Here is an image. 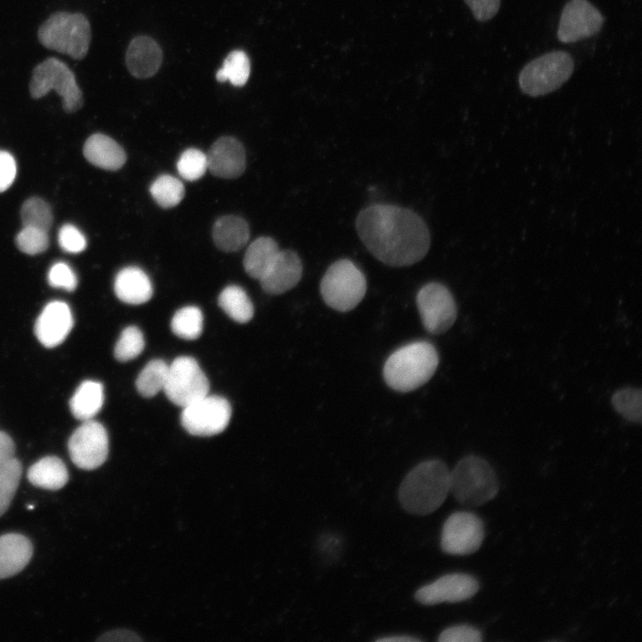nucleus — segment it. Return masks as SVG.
<instances>
[{"label":"nucleus","instance_id":"27","mask_svg":"<svg viewBox=\"0 0 642 642\" xmlns=\"http://www.w3.org/2000/svg\"><path fill=\"white\" fill-rule=\"evenodd\" d=\"M218 301L225 313L236 322L246 323L253 317V305L245 291L238 285L223 289Z\"/></svg>","mask_w":642,"mask_h":642},{"label":"nucleus","instance_id":"43","mask_svg":"<svg viewBox=\"0 0 642 642\" xmlns=\"http://www.w3.org/2000/svg\"><path fill=\"white\" fill-rule=\"evenodd\" d=\"M14 449L12 438L6 432L0 431V467L13 457Z\"/></svg>","mask_w":642,"mask_h":642},{"label":"nucleus","instance_id":"7","mask_svg":"<svg viewBox=\"0 0 642 642\" xmlns=\"http://www.w3.org/2000/svg\"><path fill=\"white\" fill-rule=\"evenodd\" d=\"M366 280L362 271L350 259L336 260L327 268L320 282V293L327 306L347 312L362 300Z\"/></svg>","mask_w":642,"mask_h":642},{"label":"nucleus","instance_id":"13","mask_svg":"<svg viewBox=\"0 0 642 642\" xmlns=\"http://www.w3.org/2000/svg\"><path fill=\"white\" fill-rule=\"evenodd\" d=\"M68 449L72 462L78 468L93 470L101 466L109 450L104 426L93 419L84 421L70 435Z\"/></svg>","mask_w":642,"mask_h":642},{"label":"nucleus","instance_id":"18","mask_svg":"<svg viewBox=\"0 0 642 642\" xmlns=\"http://www.w3.org/2000/svg\"><path fill=\"white\" fill-rule=\"evenodd\" d=\"M73 326V317L67 303L60 300L49 302L35 324V334L46 348L61 344Z\"/></svg>","mask_w":642,"mask_h":642},{"label":"nucleus","instance_id":"10","mask_svg":"<svg viewBox=\"0 0 642 642\" xmlns=\"http://www.w3.org/2000/svg\"><path fill=\"white\" fill-rule=\"evenodd\" d=\"M232 409L223 397L209 394L183 407L181 424L195 436L222 432L229 424Z\"/></svg>","mask_w":642,"mask_h":642},{"label":"nucleus","instance_id":"1","mask_svg":"<svg viewBox=\"0 0 642 642\" xmlns=\"http://www.w3.org/2000/svg\"><path fill=\"white\" fill-rule=\"evenodd\" d=\"M356 229L368 251L391 267L413 265L423 259L430 248V233L424 219L400 206L369 205L358 213Z\"/></svg>","mask_w":642,"mask_h":642},{"label":"nucleus","instance_id":"23","mask_svg":"<svg viewBox=\"0 0 642 642\" xmlns=\"http://www.w3.org/2000/svg\"><path fill=\"white\" fill-rule=\"evenodd\" d=\"M250 237V228L247 222L234 215H226L218 218L212 227V239L222 251L234 252L241 250Z\"/></svg>","mask_w":642,"mask_h":642},{"label":"nucleus","instance_id":"39","mask_svg":"<svg viewBox=\"0 0 642 642\" xmlns=\"http://www.w3.org/2000/svg\"><path fill=\"white\" fill-rule=\"evenodd\" d=\"M58 242L61 248L70 253H78L86 247L84 235L73 225H63L58 233Z\"/></svg>","mask_w":642,"mask_h":642},{"label":"nucleus","instance_id":"36","mask_svg":"<svg viewBox=\"0 0 642 642\" xmlns=\"http://www.w3.org/2000/svg\"><path fill=\"white\" fill-rule=\"evenodd\" d=\"M144 348L142 332L136 326H128L122 333L114 348V356L120 362H127L141 354Z\"/></svg>","mask_w":642,"mask_h":642},{"label":"nucleus","instance_id":"35","mask_svg":"<svg viewBox=\"0 0 642 642\" xmlns=\"http://www.w3.org/2000/svg\"><path fill=\"white\" fill-rule=\"evenodd\" d=\"M177 169L181 177L187 181L200 179L208 169L206 154L199 149L188 148L185 150L177 163Z\"/></svg>","mask_w":642,"mask_h":642},{"label":"nucleus","instance_id":"15","mask_svg":"<svg viewBox=\"0 0 642 642\" xmlns=\"http://www.w3.org/2000/svg\"><path fill=\"white\" fill-rule=\"evenodd\" d=\"M479 590L477 580L466 573H449L416 590L415 598L426 605L457 603L473 597Z\"/></svg>","mask_w":642,"mask_h":642},{"label":"nucleus","instance_id":"21","mask_svg":"<svg viewBox=\"0 0 642 642\" xmlns=\"http://www.w3.org/2000/svg\"><path fill=\"white\" fill-rule=\"evenodd\" d=\"M117 297L128 304L138 305L148 301L152 296V285L144 270L129 266L118 272L114 280Z\"/></svg>","mask_w":642,"mask_h":642},{"label":"nucleus","instance_id":"45","mask_svg":"<svg viewBox=\"0 0 642 642\" xmlns=\"http://www.w3.org/2000/svg\"><path fill=\"white\" fill-rule=\"evenodd\" d=\"M376 641H383V642H416L420 641L419 638L410 637V636H390V637H383L381 638L376 639Z\"/></svg>","mask_w":642,"mask_h":642},{"label":"nucleus","instance_id":"40","mask_svg":"<svg viewBox=\"0 0 642 642\" xmlns=\"http://www.w3.org/2000/svg\"><path fill=\"white\" fill-rule=\"evenodd\" d=\"M482 633L469 625H456L444 630L439 636L440 642H480Z\"/></svg>","mask_w":642,"mask_h":642},{"label":"nucleus","instance_id":"22","mask_svg":"<svg viewBox=\"0 0 642 642\" xmlns=\"http://www.w3.org/2000/svg\"><path fill=\"white\" fill-rule=\"evenodd\" d=\"M83 153L91 164L107 170L119 169L127 160L123 148L110 136L100 133L88 137Z\"/></svg>","mask_w":642,"mask_h":642},{"label":"nucleus","instance_id":"9","mask_svg":"<svg viewBox=\"0 0 642 642\" xmlns=\"http://www.w3.org/2000/svg\"><path fill=\"white\" fill-rule=\"evenodd\" d=\"M163 391L172 403L184 407L207 395L210 383L197 361L182 356L169 365Z\"/></svg>","mask_w":642,"mask_h":642},{"label":"nucleus","instance_id":"38","mask_svg":"<svg viewBox=\"0 0 642 642\" xmlns=\"http://www.w3.org/2000/svg\"><path fill=\"white\" fill-rule=\"evenodd\" d=\"M48 283L54 288L72 292L78 285V278L72 268L64 262L54 264L48 272Z\"/></svg>","mask_w":642,"mask_h":642},{"label":"nucleus","instance_id":"37","mask_svg":"<svg viewBox=\"0 0 642 642\" xmlns=\"http://www.w3.org/2000/svg\"><path fill=\"white\" fill-rule=\"evenodd\" d=\"M15 242L21 251L29 255L44 252L49 246L47 232L29 226H23Z\"/></svg>","mask_w":642,"mask_h":642},{"label":"nucleus","instance_id":"14","mask_svg":"<svg viewBox=\"0 0 642 642\" xmlns=\"http://www.w3.org/2000/svg\"><path fill=\"white\" fill-rule=\"evenodd\" d=\"M604 24L601 12L588 0H570L564 7L557 37L563 43H573L594 36Z\"/></svg>","mask_w":642,"mask_h":642},{"label":"nucleus","instance_id":"29","mask_svg":"<svg viewBox=\"0 0 642 642\" xmlns=\"http://www.w3.org/2000/svg\"><path fill=\"white\" fill-rule=\"evenodd\" d=\"M155 202L164 209L177 206L185 196L183 183L170 175L158 177L150 186Z\"/></svg>","mask_w":642,"mask_h":642},{"label":"nucleus","instance_id":"32","mask_svg":"<svg viewBox=\"0 0 642 642\" xmlns=\"http://www.w3.org/2000/svg\"><path fill=\"white\" fill-rule=\"evenodd\" d=\"M614 409L626 420L640 424L642 420V391L639 388L626 387L612 397Z\"/></svg>","mask_w":642,"mask_h":642},{"label":"nucleus","instance_id":"31","mask_svg":"<svg viewBox=\"0 0 642 642\" xmlns=\"http://www.w3.org/2000/svg\"><path fill=\"white\" fill-rule=\"evenodd\" d=\"M251 73L250 60L241 50L232 51L225 59L222 68L216 74L218 82L229 80L235 86H243Z\"/></svg>","mask_w":642,"mask_h":642},{"label":"nucleus","instance_id":"12","mask_svg":"<svg viewBox=\"0 0 642 642\" xmlns=\"http://www.w3.org/2000/svg\"><path fill=\"white\" fill-rule=\"evenodd\" d=\"M483 539L482 519L471 512L458 511L451 514L443 524L440 547L449 555H471L480 548Z\"/></svg>","mask_w":642,"mask_h":642},{"label":"nucleus","instance_id":"44","mask_svg":"<svg viewBox=\"0 0 642 642\" xmlns=\"http://www.w3.org/2000/svg\"><path fill=\"white\" fill-rule=\"evenodd\" d=\"M136 638L135 634L126 630H111L103 634L98 638L100 641H116V640H135Z\"/></svg>","mask_w":642,"mask_h":642},{"label":"nucleus","instance_id":"8","mask_svg":"<svg viewBox=\"0 0 642 642\" xmlns=\"http://www.w3.org/2000/svg\"><path fill=\"white\" fill-rule=\"evenodd\" d=\"M574 70L572 57L564 51H552L528 62L519 74L521 90L532 97L545 95L561 87Z\"/></svg>","mask_w":642,"mask_h":642},{"label":"nucleus","instance_id":"26","mask_svg":"<svg viewBox=\"0 0 642 642\" xmlns=\"http://www.w3.org/2000/svg\"><path fill=\"white\" fill-rule=\"evenodd\" d=\"M279 251L277 243L271 237L261 236L254 240L248 246L243 258L246 273L251 277L259 280Z\"/></svg>","mask_w":642,"mask_h":642},{"label":"nucleus","instance_id":"4","mask_svg":"<svg viewBox=\"0 0 642 642\" xmlns=\"http://www.w3.org/2000/svg\"><path fill=\"white\" fill-rule=\"evenodd\" d=\"M91 38L90 22L81 12H54L37 29V40L44 47L77 61L86 56Z\"/></svg>","mask_w":642,"mask_h":642},{"label":"nucleus","instance_id":"30","mask_svg":"<svg viewBox=\"0 0 642 642\" xmlns=\"http://www.w3.org/2000/svg\"><path fill=\"white\" fill-rule=\"evenodd\" d=\"M170 326L172 332L179 338L195 340L202 332V313L195 306L184 307L175 313Z\"/></svg>","mask_w":642,"mask_h":642},{"label":"nucleus","instance_id":"2","mask_svg":"<svg viewBox=\"0 0 642 642\" xmlns=\"http://www.w3.org/2000/svg\"><path fill=\"white\" fill-rule=\"evenodd\" d=\"M449 471L440 460L419 463L405 476L399 500L409 514L426 515L437 510L449 493Z\"/></svg>","mask_w":642,"mask_h":642},{"label":"nucleus","instance_id":"19","mask_svg":"<svg viewBox=\"0 0 642 642\" xmlns=\"http://www.w3.org/2000/svg\"><path fill=\"white\" fill-rule=\"evenodd\" d=\"M162 51L150 37L133 38L126 53V64L129 73L137 78H148L159 70L162 62Z\"/></svg>","mask_w":642,"mask_h":642},{"label":"nucleus","instance_id":"24","mask_svg":"<svg viewBox=\"0 0 642 642\" xmlns=\"http://www.w3.org/2000/svg\"><path fill=\"white\" fill-rule=\"evenodd\" d=\"M29 482L36 487L57 490L65 486L69 473L62 460L54 456L45 457L28 470Z\"/></svg>","mask_w":642,"mask_h":642},{"label":"nucleus","instance_id":"11","mask_svg":"<svg viewBox=\"0 0 642 642\" xmlns=\"http://www.w3.org/2000/svg\"><path fill=\"white\" fill-rule=\"evenodd\" d=\"M416 305L424 328L432 334L448 331L457 318V305L450 291L442 284L432 282L417 292Z\"/></svg>","mask_w":642,"mask_h":642},{"label":"nucleus","instance_id":"25","mask_svg":"<svg viewBox=\"0 0 642 642\" xmlns=\"http://www.w3.org/2000/svg\"><path fill=\"white\" fill-rule=\"evenodd\" d=\"M103 401V384L86 380L80 383L71 397L70 408L76 419L84 422L92 419L101 410Z\"/></svg>","mask_w":642,"mask_h":642},{"label":"nucleus","instance_id":"3","mask_svg":"<svg viewBox=\"0 0 642 642\" xmlns=\"http://www.w3.org/2000/svg\"><path fill=\"white\" fill-rule=\"evenodd\" d=\"M439 355L432 344L420 341L393 351L383 366V378L389 387L407 392L426 383L434 374Z\"/></svg>","mask_w":642,"mask_h":642},{"label":"nucleus","instance_id":"41","mask_svg":"<svg viewBox=\"0 0 642 642\" xmlns=\"http://www.w3.org/2000/svg\"><path fill=\"white\" fill-rule=\"evenodd\" d=\"M479 21L492 19L499 10L500 0H464Z\"/></svg>","mask_w":642,"mask_h":642},{"label":"nucleus","instance_id":"33","mask_svg":"<svg viewBox=\"0 0 642 642\" xmlns=\"http://www.w3.org/2000/svg\"><path fill=\"white\" fill-rule=\"evenodd\" d=\"M23 226L34 227L48 232L53 223L49 204L39 197H31L24 202L21 210Z\"/></svg>","mask_w":642,"mask_h":642},{"label":"nucleus","instance_id":"16","mask_svg":"<svg viewBox=\"0 0 642 642\" xmlns=\"http://www.w3.org/2000/svg\"><path fill=\"white\" fill-rule=\"evenodd\" d=\"M206 156L208 169L220 178H237L246 168L244 147L239 140L232 136H222L216 140Z\"/></svg>","mask_w":642,"mask_h":642},{"label":"nucleus","instance_id":"5","mask_svg":"<svg viewBox=\"0 0 642 642\" xmlns=\"http://www.w3.org/2000/svg\"><path fill=\"white\" fill-rule=\"evenodd\" d=\"M499 483L491 465L477 456H467L449 473V492L460 504L475 507L493 499Z\"/></svg>","mask_w":642,"mask_h":642},{"label":"nucleus","instance_id":"20","mask_svg":"<svg viewBox=\"0 0 642 642\" xmlns=\"http://www.w3.org/2000/svg\"><path fill=\"white\" fill-rule=\"evenodd\" d=\"M33 546L30 540L20 533L0 536V579L20 572L30 561Z\"/></svg>","mask_w":642,"mask_h":642},{"label":"nucleus","instance_id":"6","mask_svg":"<svg viewBox=\"0 0 642 642\" xmlns=\"http://www.w3.org/2000/svg\"><path fill=\"white\" fill-rule=\"evenodd\" d=\"M29 90L30 96L36 100L54 90L67 113L78 111L84 104L83 92L74 71L56 57H47L33 68Z\"/></svg>","mask_w":642,"mask_h":642},{"label":"nucleus","instance_id":"34","mask_svg":"<svg viewBox=\"0 0 642 642\" xmlns=\"http://www.w3.org/2000/svg\"><path fill=\"white\" fill-rule=\"evenodd\" d=\"M21 471V464L14 457L0 467V516L6 512L14 497Z\"/></svg>","mask_w":642,"mask_h":642},{"label":"nucleus","instance_id":"28","mask_svg":"<svg viewBox=\"0 0 642 642\" xmlns=\"http://www.w3.org/2000/svg\"><path fill=\"white\" fill-rule=\"evenodd\" d=\"M169 365L162 359H153L146 364L137 376L136 386L138 392L146 398L153 397L163 391Z\"/></svg>","mask_w":642,"mask_h":642},{"label":"nucleus","instance_id":"17","mask_svg":"<svg viewBox=\"0 0 642 642\" xmlns=\"http://www.w3.org/2000/svg\"><path fill=\"white\" fill-rule=\"evenodd\" d=\"M302 271L301 259L294 251L280 250L259 281L267 293L282 294L300 281Z\"/></svg>","mask_w":642,"mask_h":642},{"label":"nucleus","instance_id":"42","mask_svg":"<svg viewBox=\"0 0 642 642\" xmlns=\"http://www.w3.org/2000/svg\"><path fill=\"white\" fill-rule=\"evenodd\" d=\"M16 162L13 156L5 151H0V193L7 190L16 177Z\"/></svg>","mask_w":642,"mask_h":642}]
</instances>
